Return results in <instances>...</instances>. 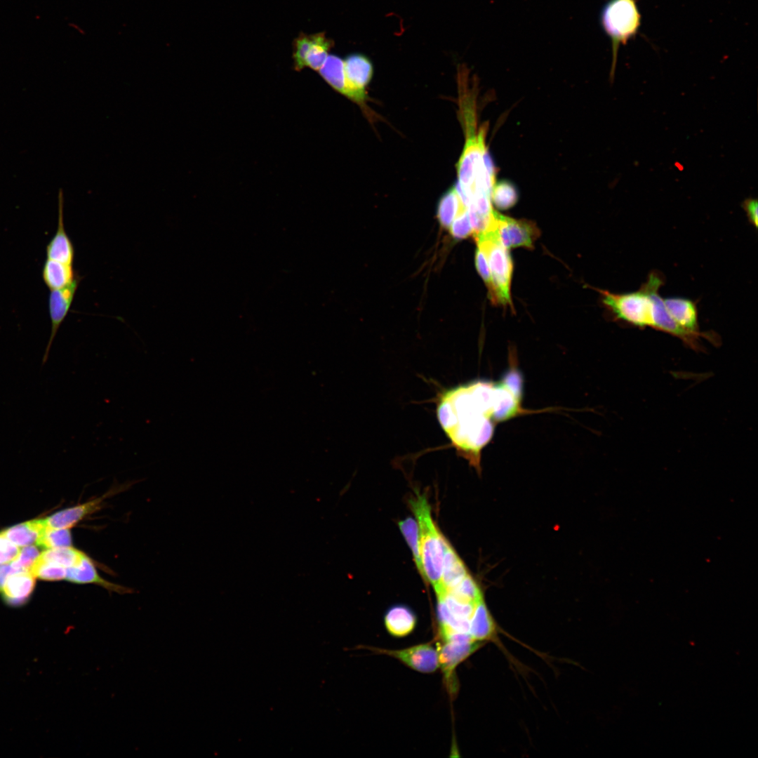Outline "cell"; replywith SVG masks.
<instances>
[{"label":"cell","instance_id":"obj_28","mask_svg":"<svg viewBox=\"0 0 758 758\" xmlns=\"http://www.w3.org/2000/svg\"><path fill=\"white\" fill-rule=\"evenodd\" d=\"M35 578L46 580L65 579L66 568L41 559L39 556L29 571Z\"/></svg>","mask_w":758,"mask_h":758},{"label":"cell","instance_id":"obj_18","mask_svg":"<svg viewBox=\"0 0 758 758\" xmlns=\"http://www.w3.org/2000/svg\"><path fill=\"white\" fill-rule=\"evenodd\" d=\"M663 300L668 312L681 327L693 333H703L699 330L696 302L681 297L666 298Z\"/></svg>","mask_w":758,"mask_h":758},{"label":"cell","instance_id":"obj_8","mask_svg":"<svg viewBox=\"0 0 758 758\" xmlns=\"http://www.w3.org/2000/svg\"><path fill=\"white\" fill-rule=\"evenodd\" d=\"M377 654L390 656L406 667L424 674L436 672L439 667L437 646L431 643H422L401 649H387L374 646H359Z\"/></svg>","mask_w":758,"mask_h":758},{"label":"cell","instance_id":"obj_29","mask_svg":"<svg viewBox=\"0 0 758 758\" xmlns=\"http://www.w3.org/2000/svg\"><path fill=\"white\" fill-rule=\"evenodd\" d=\"M447 591L461 599L472 603H477L484 599L481 589L469 573L456 586Z\"/></svg>","mask_w":758,"mask_h":758},{"label":"cell","instance_id":"obj_22","mask_svg":"<svg viewBox=\"0 0 758 758\" xmlns=\"http://www.w3.org/2000/svg\"><path fill=\"white\" fill-rule=\"evenodd\" d=\"M318 72L334 90L351 100V93L345 79L344 60L335 55H328Z\"/></svg>","mask_w":758,"mask_h":758},{"label":"cell","instance_id":"obj_35","mask_svg":"<svg viewBox=\"0 0 758 758\" xmlns=\"http://www.w3.org/2000/svg\"><path fill=\"white\" fill-rule=\"evenodd\" d=\"M475 264L479 274L484 279L485 284L488 287V289H489L491 286V279L488 262L484 252L479 248H477L476 252Z\"/></svg>","mask_w":758,"mask_h":758},{"label":"cell","instance_id":"obj_4","mask_svg":"<svg viewBox=\"0 0 758 758\" xmlns=\"http://www.w3.org/2000/svg\"><path fill=\"white\" fill-rule=\"evenodd\" d=\"M417 519L420 553L424 578L433 587L441 583L444 553V536L433 521L431 507L425 494L417 493L409 500Z\"/></svg>","mask_w":758,"mask_h":758},{"label":"cell","instance_id":"obj_19","mask_svg":"<svg viewBox=\"0 0 758 758\" xmlns=\"http://www.w3.org/2000/svg\"><path fill=\"white\" fill-rule=\"evenodd\" d=\"M444 559L440 584L449 590L468 574L465 565L447 540L444 538Z\"/></svg>","mask_w":758,"mask_h":758},{"label":"cell","instance_id":"obj_26","mask_svg":"<svg viewBox=\"0 0 758 758\" xmlns=\"http://www.w3.org/2000/svg\"><path fill=\"white\" fill-rule=\"evenodd\" d=\"M399 526L408 547L411 548L417 569L423 578H424L420 559L419 533L417 521L412 517H407L399 522Z\"/></svg>","mask_w":758,"mask_h":758},{"label":"cell","instance_id":"obj_1","mask_svg":"<svg viewBox=\"0 0 758 758\" xmlns=\"http://www.w3.org/2000/svg\"><path fill=\"white\" fill-rule=\"evenodd\" d=\"M502 383L476 381L452 388L443 394L437 418L456 448L479 467V452L493 434L491 418L500 421L504 405Z\"/></svg>","mask_w":758,"mask_h":758},{"label":"cell","instance_id":"obj_7","mask_svg":"<svg viewBox=\"0 0 758 758\" xmlns=\"http://www.w3.org/2000/svg\"><path fill=\"white\" fill-rule=\"evenodd\" d=\"M484 644L465 633L451 634L438 643L439 668L441 670L445 686L451 695L456 691L455 674L457 667Z\"/></svg>","mask_w":758,"mask_h":758},{"label":"cell","instance_id":"obj_20","mask_svg":"<svg viewBox=\"0 0 758 758\" xmlns=\"http://www.w3.org/2000/svg\"><path fill=\"white\" fill-rule=\"evenodd\" d=\"M78 277L73 265L46 258L42 268L43 280L50 291L65 288Z\"/></svg>","mask_w":758,"mask_h":758},{"label":"cell","instance_id":"obj_9","mask_svg":"<svg viewBox=\"0 0 758 758\" xmlns=\"http://www.w3.org/2000/svg\"><path fill=\"white\" fill-rule=\"evenodd\" d=\"M493 224L502 244L508 248H533L540 236V230L532 221L517 220L493 212Z\"/></svg>","mask_w":758,"mask_h":758},{"label":"cell","instance_id":"obj_24","mask_svg":"<svg viewBox=\"0 0 758 758\" xmlns=\"http://www.w3.org/2000/svg\"><path fill=\"white\" fill-rule=\"evenodd\" d=\"M332 41L324 33L312 34L305 58V67L319 71L328 55Z\"/></svg>","mask_w":758,"mask_h":758},{"label":"cell","instance_id":"obj_3","mask_svg":"<svg viewBox=\"0 0 758 758\" xmlns=\"http://www.w3.org/2000/svg\"><path fill=\"white\" fill-rule=\"evenodd\" d=\"M665 281L664 275L660 271L652 270L637 291L616 293L607 290H597L601 294L602 305L613 320L639 328H652L653 293L660 289Z\"/></svg>","mask_w":758,"mask_h":758},{"label":"cell","instance_id":"obj_10","mask_svg":"<svg viewBox=\"0 0 758 758\" xmlns=\"http://www.w3.org/2000/svg\"><path fill=\"white\" fill-rule=\"evenodd\" d=\"M344 69L351 100L358 104H364L367 98L366 88L373 74L371 62L361 53H352L344 60Z\"/></svg>","mask_w":758,"mask_h":758},{"label":"cell","instance_id":"obj_31","mask_svg":"<svg viewBox=\"0 0 758 758\" xmlns=\"http://www.w3.org/2000/svg\"><path fill=\"white\" fill-rule=\"evenodd\" d=\"M39 554V550L35 546L27 545L20 551L16 558L10 564L18 572L29 571Z\"/></svg>","mask_w":758,"mask_h":758},{"label":"cell","instance_id":"obj_25","mask_svg":"<svg viewBox=\"0 0 758 758\" xmlns=\"http://www.w3.org/2000/svg\"><path fill=\"white\" fill-rule=\"evenodd\" d=\"M84 556L85 554L83 552L72 546L48 549L39 554L41 559L55 563L66 568L77 565Z\"/></svg>","mask_w":758,"mask_h":758},{"label":"cell","instance_id":"obj_37","mask_svg":"<svg viewBox=\"0 0 758 758\" xmlns=\"http://www.w3.org/2000/svg\"><path fill=\"white\" fill-rule=\"evenodd\" d=\"M18 573L14 569L10 563L1 564L0 566V591L1 590L7 578L11 574Z\"/></svg>","mask_w":758,"mask_h":758},{"label":"cell","instance_id":"obj_16","mask_svg":"<svg viewBox=\"0 0 758 758\" xmlns=\"http://www.w3.org/2000/svg\"><path fill=\"white\" fill-rule=\"evenodd\" d=\"M499 627L489 612L484 600L479 601L473 611L469 633L475 640L486 643L493 641L499 646L498 634Z\"/></svg>","mask_w":758,"mask_h":758},{"label":"cell","instance_id":"obj_34","mask_svg":"<svg viewBox=\"0 0 758 758\" xmlns=\"http://www.w3.org/2000/svg\"><path fill=\"white\" fill-rule=\"evenodd\" d=\"M19 547L0 533V565L11 562L20 552Z\"/></svg>","mask_w":758,"mask_h":758},{"label":"cell","instance_id":"obj_32","mask_svg":"<svg viewBox=\"0 0 758 758\" xmlns=\"http://www.w3.org/2000/svg\"><path fill=\"white\" fill-rule=\"evenodd\" d=\"M312 34H300L293 42V58L294 69L300 71L305 67V58L311 41Z\"/></svg>","mask_w":758,"mask_h":758},{"label":"cell","instance_id":"obj_21","mask_svg":"<svg viewBox=\"0 0 758 758\" xmlns=\"http://www.w3.org/2000/svg\"><path fill=\"white\" fill-rule=\"evenodd\" d=\"M46 528L44 519H36L17 524L1 533L15 545L25 547L36 543Z\"/></svg>","mask_w":758,"mask_h":758},{"label":"cell","instance_id":"obj_17","mask_svg":"<svg viewBox=\"0 0 758 758\" xmlns=\"http://www.w3.org/2000/svg\"><path fill=\"white\" fill-rule=\"evenodd\" d=\"M384 625L390 635L396 638L405 637L415 630L417 616L407 606L394 605L385 614Z\"/></svg>","mask_w":758,"mask_h":758},{"label":"cell","instance_id":"obj_6","mask_svg":"<svg viewBox=\"0 0 758 758\" xmlns=\"http://www.w3.org/2000/svg\"><path fill=\"white\" fill-rule=\"evenodd\" d=\"M641 22V15L637 0H609L601 8L600 23L611 41V83L614 79L619 48L637 35Z\"/></svg>","mask_w":758,"mask_h":758},{"label":"cell","instance_id":"obj_33","mask_svg":"<svg viewBox=\"0 0 758 758\" xmlns=\"http://www.w3.org/2000/svg\"><path fill=\"white\" fill-rule=\"evenodd\" d=\"M450 230L456 239L465 238L473 232L467 208L456 216L451 225Z\"/></svg>","mask_w":758,"mask_h":758},{"label":"cell","instance_id":"obj_13","mask_svg":"<svg viewBox=\"0 0 758 758\" xmlns=\"http://www.w3.org/2000/svg\"><path fill=\"white\" fill-rule=\"evenodd\" d=\"M107 496L94 498L84 503L66 508L44 519L47 528H69L86 517L98 510Z\"/></svg>","mask_w":758,"mask_h":758},{"label":"cell","instance_id":"obj_5","mask_svg":"<svg viewBox=\"0 0 758 758\" xmlns=\"http://www.w3.org/2000/svg\"><path fill=\"white\" fill-rule=\"evenodd\" d=\"M477 248L484 253L491 283L488 289L489 299L494 305L512 306L510 286L513 270L509 251L500 242L492 219L490 226L484 232L474 235Z\"/></svg>","mask_w":758,"mask_h":758},{"label":"cell","instance_id":"obj_12","mask_svg":"<svg viewBox=\"0 0 758 758\" xmlns=\"http://www.w3.org/2000/svg\"><path fill=\"white\" fill-rule=\"evenodd\" d=\"M63 195L59 192L58 227L46 249V258L68 265H73L74 260V245L66 233L63 215Z\"/></svg>","mask_w":758,"mask_h":758},{"label":"cell","instance_id":"obj_15","mask_svg":"<svg viewBox=\"0 0 758 758\" xmlns=\"http://www.w3.org/2000/svg\"><path fill=\"white\" fill-rule=\"evenodd\" d=\"M34 576L29 571L9 576L0 591L4 601L11 606H20L29 599L34 588Z\"/></svg>","mask_w":758,"mask_h":758},{"label":"cell","instance_id":"obj_2","mask_svg":"<svg viewBox=\"0 0 758 758\" xmlns=\"http://www.w3.org/2000/svg\"><path fill=\"white\" fill-rule=\"evenodd\" d=\"M474 101L461 102L465 129V144L456 165L458 183L455 187L467 206L472 201L491 198L495 184V170L485 145L487 125L477 131Z\"/></svg>","mask_w":758,"mask_h":758},{"label":"cell","instance_id":"obj_30","mask_svg":"<svg viewBox=\"0 0 758 758\" xmlns=\"http://www.w3.org/2000/svg\"><path fill=\"white\" fill-rule=\"evenodd\" d=\"M36 543L46 549L71 547L72 538L68 528H46Z\"/></svg>","mask_w":758,"mask_h":758},{"label":"cell","instance_id":"obj_14","mask_svg":"<svg viewBox=\"0 0 758 758\" xmlns=\"http://www.w3.org/2000/svg\"><path fill=\"white\" fill-rule=\"evenodd\" d=\"M65 579L77 584L98 585L109 591L119 594L130 592L129 589L102 578L98 573L93 561L86 554L77 565L66 568Z\"/></svg>","mask_w":758,"mask_h":758},{"label":"cell","instance_id":"obj_36","mask_svg":"<svg viewBox=\"0 0 758 758\" xmlns=\"http://www.w3.org/2000/svg\"><path fill=\"white\" fill-rule=\"evenodd\" d=\"M749 222L755 228L758 225V201L754 198H747L741 204Z\"/></svg>","mask_w":758,"mask_h":758},{"label":"cell","instance_id":"obj_27","mask_svg":"<svg viewBox=\"0 0 758 758\" xmlns=\"http://www.w3.org/2000/svg\"><path fill=\"white\" fill-rule=\"evenodd\" d=\"M494 205L500 209L512 207L518 200V194L515 187L510 182L503 181L494 184L491 194Z\"/></svg>","mask_w":758,"mask_h":758},{"label":"cell","instance_id":"obj_11","mask_svg":"<svg viewBox=\"0 0 758 758\" xmlns=\"http://www.w3.org/2000/svg\"><path fill=\"white\" fill-rule=\"evenodd\" d=\"M79 277L70 285L56 290H52L48 297V312L51 323V334L43 358L42 365L48 360L49 352L58 333V331L66 318L74 300L79 284Z\"/></svg>","mask_w":758,"mask_h":758},{"label":"cell","instance_id":"obj_23","mask_svg":"<svg viewBox=\"0 0 758 758\" xmlns=\"http://www.w3.org/2000/svg\"><path fill=\"white\" fill-rule=\"evenodd\" d=\"M467 208L462 201L455 187L446 192L439 201L437 216L440 224L449 227L462 211Z\"/></svg>","mask_w":758,"mask_h":758}]
</instances>
